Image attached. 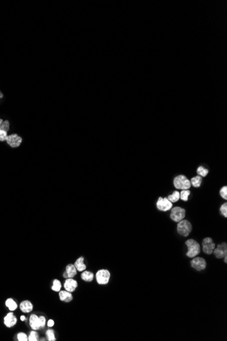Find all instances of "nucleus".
<instances>
[{"instance_id": "f257e3e1", "label": "nucleus", "mask_w": 227, "mask_h": 341, "mask_svg": "<svg viewBox=\"0 0 227 341\" xmlns=\"http://www.w3.org/2000/svg\"><path fill=\"white\" fill-rule=\"evenodd\" d=\"M186 245L188 247L186 256L190 258H193L199 254L201 251L200 245L196 240L193 239H189L186 241Z\"/></svg>"}, {"instance_id": "f03ea898", "label": "nucleus", "mask_w": 227, "mask_h": 341, "mask_svg": "<svg viewBox=\"0 0 227 341\" xmlns=\"http://www.w3.org/2000/svg\"><path fill=\"white\" fill-rule=\"evenodd\" d=\"M192 229V225L188 220L182 219L180 221L178 222L177 230L180 235L186 237L190 234Z\"/></svg>"}, {"instance_id": "7ed1b4c3", "label": "nucleus", "mask_w": 227, "mask_h": 341, "mask_svg": "<svg viewBox=\"0 0 227 341\" xmlns=\"http://www.w3.org/2000/svg\"><path fill=\"white\" fill-rule=\"evenodd\" d=\"M173 185L176 189L186 190L190 188V181L184 175H179L173 180Z\"/></svg>"}, {"instance_id": "20e7f679", "label": "nucleus", "mask_w": 227, "mask_h": 341, "mask_svg": "<svg viewBox=\"0 0 227 341\" xmlns=\"http://www.w3.org/2000/svg\"><path fill=\"white\" fill-rule=\"evenodd\" d=\"M186 211L185 209L180 207H174L171 210L170 214V217L173 221L179 222L185 218Z\"/></svg>"}, {"instance_id": "39448f33", "label": "nucleus", "mask_w": 227, "mask_h": 341, "mask_svg": "<svg viewBox=\"0 0 227 341\" xmlns=\"http://www.w3.org/2000/svg\"><path fill=\"white\" fill-rule=\"evenodd\" d=\"M110 279V272L108 270L102 269L96 273V280L99 285H106Z\"/></svg>"}, {"instance_id": "423d86ee", "label": "nucleus", "mask_w": 227, "mask_h": 341, "mask_svg": "<svg viewBox=\"0 0 227 341\" xmlns=\"http://www.w3.org/2000/svg\"><path fill=\"white\" fill-rule=\"evenodd\" d=\"M203 251L207 255H211L214 250L215 245L211 238H205L202 242Z\"/></svg>"}, {"instance_id": "0eeeda50", "label": "nucleus", "mask_w": 227, "mask_h": 341, "mask_svg": "<svg viewBox=\"0 0 227 341\" xmlns=\"http://www.w3.org/2000/svg\"><path fill=\"white\" fill-rule=\"evenodd\" d=\"M190 264L193 268L198 271H201L205 269L206 266H207V263H206L205 260L203 258L199 257H194V258H193V259L191 261Z\"/></svg>"}, {"instance_id": "6e6552de", "label": "nucleus", "mask_w": 227, "mask_h": 341, "mask_svg": "<svg viewBox=\"0 0 227 341\" xmlns=\"http://www.w3.org/2000/svg\"><path fill=\"white\" fill-rule=\"evenodd\" d=\"M172 202H171L167 198H159L157 202V207L161 211H167L172 208Z\"/></svg>"}, {"instance_id": "1a4fd4ad", "label": "nucleus", "mask_w": 227, "mask_h": 341, "mask_svg": "<svg viewBox=\"0 0 227 341\" xmlns=\"http://www.w3.org/2000/svg\"><path fill=\"white\" fill-rule=\"evenodd\" d=\"M213 254L215 255V257L218 259H222L225 256L227 255V245L226 243H223L222 244L218 245L217 247H215L213 250Z\"/></svg>"}, {"instance_id": "9d476101", "label": "nucleus", "mask_w": 227, "mask_h": 341, "mask_svg": "<svg viewBox=\"0 0 227 341\" xmlns=\"http://www.w3.org/2000/svg\"><path fill=\"white\" fill-rule=\"evenodd\" d=\"M3 322H4L5 325L7 327H12L14 326L17 323V319H16V316L13 312L11 311L10 312H8L3 319Z\"/></svg>"}, {"instance_id": "9b49d317", "label": "nucleus", "mask_w": 227, "mask_h": 341, "mask_svg": "<svg viewBox=\"0 0 227 341\" xmlns=\"http://www.w3.org/2000/svg\"><path fill=\"white\" fill-rule=\"evenodd\" d=\"M7 142L10 147L13 148L18 147L22 142V138L16 134H12L7 136Z\"/></svg>"}, {"instance_id": "f8f14e48", "label": "nucleus", "mask_w": 227, "mask_h": 341, "mask_svg": "<svg viewBox=\"0 0 227 341\" xmlns=\"http://www.w3.org/2000/svg\"><path fill=\"white\" fill-rule=\"evenodd\" d=\"M78 287V282L73 278H67L64 283V288L66 291L69 292L74 291Z\"/></svg>"}, {"instance_id": "ddd939ff", "label": "nucleus", "mask_w": 227, "mask_h": 341, "mask_svg": "<svg viewBox=\"0 0 227 341\" xmlns=\"http://www.w3.org/2000/svg\"><path fill=\"white\" fill-rule=\"evenodd\" d=\"M29 325L33 330H38L41 328V323L40 317L36 315L32 314L29 318Z\"/></svg>"}, {"instance_id": "4468645a", "label": "nucleus", "mask_w": 227, "mask_h": 341, "mask_svg": "<svg viewBox=\"0 0 227 341\" xmlns=\"http://www.w3.org/2000/svg\"><path fill=\"white\" fill-rule=\"evenodd\" d=\"M20 309L22 312L25 313L31 312L33 309V306L31 302L29 300H24L20 304Z\"/></svg>"}, {"instance_id": "2eb2a0df", "label": "nucleus", "mask_w": 227, "mask_h": 341, "mask_svg": "<svg viewBox=\"0 0 227 341\" xmlns=\"http://www.w3.org/2000/svg\"><path fill=\"white\" fill-rule=\"evenodd\" d=\"M59 299L61 301L69 302L73 300V295L71 292L65 291H59Z\"/></svg>"}, {"instance_id": "dca6fc26", "label": "nucleus", "mask_w": 227, "mask_h": 341, "mask_svg": "<svg viewBox=\"0 0 227 341\" xmlns=\"http://www.w3.org/2000/svg\"><path fill=\"white\" fill-rule=\"evenodd\" d=\"M66 273L67 278H74L77 274V270L74 264H68L66 266Z\"/></svg>"}, {"instance_id": "f3484780", "label": "nucleus", "mask_w": 227, "mask_h": 341, "mask_svg": "<svg viewBox=\"0 0 227 341\" xmlns=\"http://www.w3.org/2000/svg\"><path fill=\"white\" fill-rule=\"evenodd\" d=\"M84 259L83 257H80L78 258V259L76 261V262H75L74 266L78 271H79V272L84 271V270L87 268V266L84 264Z\"/></svg>"}, {"instance_id": "a211bd4d", "label": "nucleus", "mask_w": 227, "mask_h": 341, "mask_svg": "<svg viewBox=\"0 0 227 341\" xmlns=\"http://www.w3.org/2000/svg\"><path fill=\"white\" fill-rule=\"evenodd\" d=\"M5 306L8 308L10 311H14L17 308V304L12 298H8L5 300Z\"/></svg>"}, {"instance_id": "6ab92c4d", "label": "nucleus", "mask_w": 227, "mask_h": 341, "mask_svg": "<svg viewBox=\"0 0 227 341\" xmlns=\"http://www.w3.org/2000/svg\"><path fill=\"white\" fill-rule=\"evenodd\" d=\"M81 278L82 280L87 282H91L93 280L94 274L91 272L89 271H84L82 273Z\"/></svg>"}, {"instance_id": "aec40b11", "label": "nucleus", "mask_w": 227, "mask_h": 341, "mask_svg": "<svg viewBox=\"0 0 227 341\" xmlns=\"http://www.w3.org/2000/svg\"><path fill=\"white\" fill-rule=\"evenodd\" d=\"M202 177H201V176H196V177H193L190 180V183L191 185H192L193 187H199L201 186V183H202Z\"/></svg>"}, {"instance_id": "412c9836", "label": "nucleus", "mask_w": 227, "mask_h": 341, "mask_svg": "<svg viewBox=\"0 0 227 341\" xmlns=\"http://www.w3.org/2000/svg\"><path fill=\"white\" fill-rule=\"evenodd\" d=\"M190 192L189 190H182V192H180V198L181 200H182L183 201H185L186 202L188 201V196H190Z\"/></svg>"}, {"instance_id": "4be33fe9", "label": "nucleus", "mask_w": 227, "mask_h": 341, "mask_svg": "<svg viewBox=\"0 0 227 341\" xmlns=\"http://www.w3.org/2000/svg\"><path fill=\"white\" fill-rule=\"evenodd\" d=\"M61 289V283L57 279H54L52 283V289L54 291H59Z\"/></svg>"}, {"instance_id": "5701e85b", "label": "nucleus", "mask_w": 227, "mask_h": 341, "mask_svg": "<svg viewBox=\"0 0 227 341\" xmlns=\"http://www.w3.org/2000/svg\"><path fill=\"white\" fill-rule=\"evenodd\" d=\"M167 199L169 200L171 202H176L180 200V192H174L173 194L169 196Z\"/></svg>"}, {"instance_id": "b1692460", "label": "nucleus", "mask_w": 227, "mask_h": 341, "mask_svg": "<svg viewBox=\"0 0 227 341\" xmlns=\"http://www.w3.org/2000/svg\"><path fill=\"white\" fill-rule=\"evenodd\" d=\"M47 339L49 341H55L56 337L54 336V332L52 329H48L46 332Z\"/></svg>"}, {"instance_id": "393cba45", "label": "nucleus", "mask_w": 227, "mask_h": 341, "mask_svg": "<svg viewBox=\"0 0 227 341\" xmlns=\"http://www.w3.org/2000/svg\"><path fill=\"white\" fill-rule=\"evenodd\" d=\"M39 339V336L37 333L35 331H31L29 336H28V340L29 341H37Z\"/></svg>"}, {"instance_id": "a878e982", "label": "nucleus", "mask_w": 227, "mask_h": 341, "mask_svg": "<svg viewBox=\"0 0 227 341\" xmlns=\"http://www.w3.org/2000/svg\"><path fill=\"white\" fill-rule=\"evenodd\" d=\"M197 174H199V175L201 176V177H206L208 174V170L205 169V168L202 167V166L199 167L197 168Z\"/></svg>"}, {"instance_id": "bb28decb", "label": "nucleus", "mask_w": 227, "mask_h": 341, "mask_svg": "<svg viewBox=\"0 0 227 341\" xmlns=\"http://www.w3.org/2000/svg\"><path fill=\"white\" fill-rule=\"evenodd\" d=\"M17 339L18 341H27L28 337L25 333L19 332L17 334Z\"/></svg>"}, {"instance_id": "cd10ccee", "label": "nucleus", "mask_w": 227, "mask_h": 341, "mask_svg": "<svg viewBox=\"0 0 227 341\" xmlns=\"http://www.w3.org/2000/svg\"><path fill=\"white\" fill-rule=\"evenodd\" d=\"M9 127H10V123H9L8 121H3V122L2 123V124H1L0 130L5 131V132H7V131L9 130Z\"/></svg>"}, {"instance_id": "c85d7f7f", "label": "nucleus", "mask_w": 227, "mask_h": 341, "mask_svg": "<svg viewBox=\"0 0 227 341\" xmlns=\"http://www.w3.org/2000/svg\"><path fill=\"white\" fill-rule=\"evenodd\" d=\"M220 194L223 199L226 200L227 199V187L226 186H224L222 187V189L220 191Z\"/></svg>"}, {"instance_id": "c756f323", "label": "nucleus", "mask_w": 227, "mask_h": 341, "mask_svg": "<svg viewBox=\"0 0 227 341\" xmlns=\"http://www.w3.org/2000/svg\"><path fill=\"white\" fill-rule=\"evenodd\" d=\"M220 212L224 217H227V203H224L220 207Z\"/></svg>"}, {"instance_id": "7c9ffc66", "label": "nucleus", "mask_w": 227, "mask_h": 341, "mask_svg": "<svg viewBox=\"0 0 227 341\" xmlns=\"http://www.w3.org/2000/svg\"><path fill=\"white\" fill-rule=\"evenodd\" d=\"M7 138V132H5V131L0 130V141H4V140H6Z\"/></svg>"}, {"instance_id": "2f4dec72", "label": "nucleus", "mask_w": 227, "mask_h": 341, "mask_svg": "<svg viewBox=\"0 0 227 341\" xmlns=\"http://www.w3.org/2000/svg\"><path fill=\"white\" fill-rule=\"evenodd\" d=\"M40 323H41V328H42V327H45V324H46V318H45L44 316H40Z\"/></svg>"}, {"instance_id": "473e14b6", "label": "nucleus", "mask_w": 227, "mask_h": 341, "mask_svg": "<svg viewBox=\"0 0 227 341\" xmlns=\"http://www.w3.org/2000/svg\"><path fill=\"white\" fill-rule=\"evenodd\" d=\"M54 322L53 320L52 319L48 320V327H52L54 325Z\"/></svg>"}, {"instance_id": "72a5a7b5", "label": "nucleus", "mask_w": 227, "mask_h": 341, "mask_svg": "<svg viewBox=\"0 0 227 341\" xmlns=\"http://www.w3.org/2000/svg\"><path fill=\"white\" fill-rule=\"evenodd\" d=\"M25 319H26L24 315H22L21 317H20V320H21V321H25Z\"/></svg>"}, {"instance_id": "f704fd0d", "label": "nucleus", "mask_w": 227, "mask_h": 341, "mask_svg": "<svg viewBox=\"0 0 227 341\" xmlns=\"http://www.w3.org/2000/svg\"><path fill=\"white\" fill-rule=\"evenodd\" d=\"M224 262H225V263H226V262H227V255L224 257Z\"/></svg>"}, {"instance_id": "c9c22d12", "label": "nucleus", "mask_w": 227, "mask_h": 341, "mask_svg": "<svg viewBox=\"0 0 227 341\" xmlns=\"http://www.w3.org/2000/svg\"><path fill=\"white\" fill-rule=\"evenodd\" d=\"M2 123H3L2 119H0V128H1V124H2Z\"/></svg>"}, {"instance_id": "e433bc0d", "label": "nucleus", "mask_w": 227, "mask_h": 341, "mask_svg": "<svg viewBox=\"0 0 227 341\" xmlns=\"http://www.w3.org/2000/svg\"><path fill=\"white\" fill-rule=\"evenodd\" d=\"M1 97H3V94L0 92V98H1Z\"/></svg>"}]
</instances>
